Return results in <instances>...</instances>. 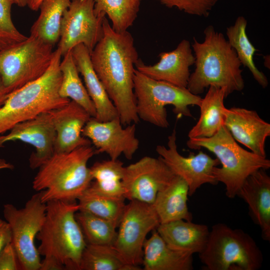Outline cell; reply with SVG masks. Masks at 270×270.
I'll list each match as a JSON object with an SVG mask.
<instances>
[{
  "label": "cell",
  "mask_w": 270,
  "mask_h": 270,
  "mask_svg": "<svg viewBox=\"0 0 270 270\" xmlns=\"http://www.w3.org/2000/svg\"><path fill=\"white\" fill-rule=\"evenodd\" d=\"M93 68L115 106L122 124H138L134 90L135 64L139 60L134 40L128 30H114L106 16L102 35L90 54Z\"/></svg>",
  "instance_id": "6da1fadb"
},
{
  "label": "cell",
  "mask_w": 270,
  "mask_h": 270,
  "mask_svg": "<svg viewBox=\"0 0 270 270\" xmlns=\"http://www.w3.org/2000/svg\"><path fill=\"white\" fill-rule=\"evenodd\" d=\"M202 42L194 38L192 48L196 68L190 74L186 88L192 94H202L210 86L225 88L226 97L244 87L242 64L224 34L212 25L204 30Z\"/></svg>",
  "instance_id": "7a4b0ae2"
},
{
  "label": "cell",
  "mask_w": 270,
  "mask_h": 270,
  "mask_svg": "<svg viewBox=\"0 0 270 270\" xmlns=\"http://www.w3.org/2000/svg\"><path fill=\"white\" fill-rule=\"evenodd\" d=\"M94 154L91 145L54 153L38 168L32 182V188L42 192V202H76L92 181L88 163Z\"/></svg>",
  "instance_id": "3957f363"
},
{
  "label": "cell",
  "mask_w": 270,
  "mask_h": 270,
  "mask_svg": "<svg viewBox=\"0 0 270 270\" xmlns=\"http://www.w3.org/2000/svg\"><path fill=\"white\" fill-rule=\"evenodd\" d=\"M79 208L76 202H48L44 221L36 236L40 254L54 258L66 270H80L87 244L75 216Z\"/></svg>",
  "instance_id": "277c9868"
},
{
  "label": "cell",
  "mask_w": 270,
  "mask_h": 270,
  "mask_svg": "<svg viewBox=\"0 0 270 270\" xmlns=\"http://www.w3.org/2000/svg\"><path fill=\"white\" fill-rule=\"evenodd\" d=\"M62 57L57 48L50 66L42 76L8 96L0 108V136L18 123L64 106L70 100L59 94Z\"/></svg>",
  "instance_id": "5b68a950"
},
{
  "label": "cell",
  "mask_w": 270,
  "mask_h": 270,
  "mask_svg": "<svg viewBox=\"0 0 270 270\" xmlns=\"http://www.w3.org/2000/svg\"><path fill=\"white\" fill-rule=\"evenodd\" d=\"M188 146L193 150L203 148L214 154L222 164L212 170L216 180L225 185L226 196L230 198L237 196L245 180L260 169L268 170L270 160L241 146L224 126L210 138H189Z\"/></svg>",
  "instance_id": "8992f818"
},
{
  "label": "cell",
  "mask_w": 270,
  "mask_h": 270,
  "mask_svg": "<svg viewBox=\"0 0 270 270\" xmlns=\"http://www.w3.org/2000/svg\"><path fill=\"white\" fill-rule=\"evenodd\" d=\"M198 256L208 270H258L263 262L262 251L249 234L223 223L212 226Z\"/></svg>",
  "instance_id": "52a82bcc"
},
{
  "label": "cell",
  "mask_w": 270,
  "mask_h": 270,
  "mask_svg": "<svg viewBox=\"0 0 270 270\" xmlns=\"http://www.w3.org/2000/svg\"><path fill=\"white\" fill-rule=\"evenodd\" d=\"M134 85L136 112L140 120L158 128L170 126L166 106H172L173 112L178 118L192 117L189 106L199 107L202 99L187 88L152 79L136 69Z\"/></svg>",
  "instance_id": "ba28073f"
},
{
  "label": "cell",
  "mask_w": 270,
  "mask_h": 270,
  "mask_svg": "<svg viewBox=\"0 0 270 270\" xmlns=\"http://www.w3.org/2000/svg\"><path fill=\"white\" fill-rule=\"evenodd\" d=\"M54 47L30 36L0 52V77L9 95L46 72L52 59Z\"/></svg>",
  "instance_id": "9c48e42d"
},
{
  "label": "cell",
  "mask_w": 270,
  "mask_h": 270,
  "mask_svg": "<svg viewBox=\"0 0 270 270\" xmlns=\"http://www.w3.org/2000/svg\"><path fill=\"white\" fill-rule=\"evenodd\" d=\"M41 192L32 195L24 206L18 208L10 204L4 206V216L8 224L13 244L21 270H40L41 258L35 240L44 221L46 203Z\"/></svg>",
  "instance_id": "30bf717a"
},
{
  "label": "cell",
  "mask_w": 270,
  "mask_h": 270,
  "mask_svg": "<svg viewBox=\"0 0 270 270\" xmlns=\"http://www.w3.org/2000/svg\"><path fill=\"white\" fill-rule=\"evenodd\" d=\"M160 224L152 204L130 200L120 221L113 246L126 262L140 267L146 237Z\"/></svg>",
  "instance_id": "8fae6325"
},
{
  "label": "cell",
  "mask_w": 270,
  "mask_h": 270,
  "mask_svg": "<svg viewBox=\"0 0 270 270\" xmlns=\"http://www.w3.org/2000/svg\"><path fill=\"white\" fill-rule=\"evenodd\" d=\"M94 6V0H70L63 14L57 48L62 56L80 44L90 54L101 38L106 16H97Z\"/></svg>",
  "instance_id": "7c38bea8"
},
{
  "label": "cell",
  "mask_w": 270,
  "mask_h": 270,
  "mask_svg": "<svg viewBox=\"0 0 270 270\" xmlns=\"http://www.w3.org/2000/svg\"><path fill=\"white\" fill-rule=\"evenodd\" d=\"M167 146L158 145L156 150L174 174L186 181L189 196L204 184H218L212 173L214 168L220 164L217 158H213L202 150L197 154L190 152L187 157L181 155L177 148L175 128L168 136Z\"/></svg>",
  "instance_id": "4fadbf2b"
},
{
  "label": "cell",
  "mask_w": 270,
  "mask_h": 270,
  "mask_svg": "<svg viewBox=\"0 0 270 270\" xmlns=\"http://www.w3.org/2000/svg\"><path fill=\"white\" fill-rule=\"evenodd\" d=\"M175 176L160 157L144 156L124 166L122 182L126 199L153 204L158 191Z\"/></svg>",
  "instance_id": "5bb4252c"
},
{
  "label": "cell",
  "mask_w": 270,
  "mask_h": 270,
  "mask_svg": "<svg viewBox=\"0 0 270 270\" xmlns=\"http://www.w3.org/2000/svg\"><path fill=\"white\" fill-rule=\"evenodd\" d=\"M122 126L119 117L106 122L91 117L82 134L96 146L95 154L106 153L112 160H117L124 154L130 160L140 146L136 134V124H131L125 128Z\"/></svg>",
  "instance_id": "9a60e30c"
},
{
  "label": "cell",
  "mask_w": 270,
  "mask_h": 270,
  "mask_svg": "<svg viewBox=\"0 0 270 270\" xmlns=\"http://www.w3.org/2000/svg\"><path fill=\"white\" fill-rule=\"evenodd\" d=\"M56 132L50 111L16 124L0 136V148L10 141L20 140L35 148L29 158L31 168H39L54 153Z\"/></svg>",
  "instance_id": "2e32d148"
},
{
  "label": "cell",
  "mask_w": 270,
  "mask_h": 270,
  "mask_svg": "<svg viewBox=\"0 0 270 270\" xmlns=\"http://www.w3.org/2000/svg\"><path fill=\"white\" fill-rule=\"evenodd\" d=\"M223 113L224 126L234 138L254 154L266 158L265 144L270 136V124L254 110L224 107Z\"/></svg>",
  "instance_id": "e0dca14e"
},
{
  "label": "cell",
  "mask_w": 270,
  "mask_h": 270,
  "mask_svg": "<svg viewBox=\"0 0 270 270\" xmlns=\"http://www.w3.org/2000/svg\"><path fill=\"white\" fill-rule=\"evenodd\" d=\"M160 60L154 65H146L139 58L136 70L152 79L162 80L186 88L190 76V68L194 64L190 42L182 40L176 48L159 54Z\"/></svg>",
  "instance_id": "ac0fdd59"
},
{
  "label": "cell",
  "mask_w": 270,
  "mask_h": 270,
  "mask_svg": "<svg viewBox=\"0 0 270 270\" xmlns=\"http://www.w3.org/2000/svg\"><path fill=\"white\" fill-rule=\"evenodd\" d=\"M50 112L56 132L54 153L68 152L80 146L91 145L92 142L82 136V131L92 116L82 106L70 100Z\"/></svg>",
  "instance_id": "d6986e66"
},
{
  "label": "cell",
  "mask_w": 270,
  "mask_h": 270,
  "mask_svg": "<svg viewBox=\"0 0 270 270\" xmlns=\"http://www.w3.org/2000/svg\"><path fill=\"white\" fill-rule=\"evenodd\" d=\"M259 169L245 180L237 196L248 204L250 216L258 226L264 240L270 241V177Z\"/></svg>",
  "instance_id": "ffe728a7"
},
{
  "label": "cell",
  "mask_w": 270,
  "mask_h": 270,
  "mask_svg": "<svg viewBox=\"0 0 270 270\" xmlns=\"http://www.w3.org/2000/svg\"><path fill=\"white\" fill-rule=\"evenodd\" d=\"M72 52L78 70L83 77L88 93L94 105L95 118L106 122L119 117L115 106L93 68L88 48L82 44H80L72 50Z\"/></svg>",
  "instance_id": "44dd1931"
},
{
  "label": "cell",
  "mask_w": 270,
  "mask_h": 270,
  "mask_svg": "<svg viewBox=\"0 0 270 270\" xmlns=\"http://www.w3.org/2000/svg\"><path fill=\"white\" fill-rule=\"evenodd\" d=\"M152 232L144 244V270H193V254L171 248L156 230Z\"/></svg>",
  "instance_id": "7402d4cb"
},
{
  "label": "cell",
  "mask_w": 270,
  "mask_h": 270,
  "mask_svg": "<svg viewBox=\"0 0 270 270\" xmlns=\"http://www.w3.org/2000/svg\"><path fill=\"white\" fill-rule=\"evenodd\" d=\"M156 230L171 248L198 254L206 245L210 230L206 224L179 220L160 224Z\"/></svg>",
  "instance_id": "603a6c76"
},
{
  "label": "cell",
  "mask_w": 270,
  "mask_h": 270,
  "mask_svg": "<svg viewBox=\"0 0 270 270\" xmlns=\"http://www.w3.org/2000/svg\"><path fill=\"white\" fill-rule=\"evenodd\" d=\"M188 187L186 181L176 176L158 192L152 205L160 224L184 220L191 221L192 215L187 202Z\"/></svg>",
  "instance_id": "cb8c5ba5"
},
{
  "label": "cell",
  "mask_w": 270,
  "mask_h": 270,
  "mask_svg": "<svg viewBox=\"0 0 270 270\" xmlns=\"http://www.w3.org/2000/svg\"><path fill=\"white\" fill-rule=\"evenodd\" d=\"M226 98L225 88L209 86L199 106L200 118L188 132V138L211 137L224 126L223 110Z\"/></svg>",
  "instance_id": "d4e9b609"
},
{
  "label": "cell",
  "mask_w": 270,
  "mask_h": 270,
  "mask_svg": "<svg viewBox=\"0 0 270 270\" xmlns=\"http://www.w3.org/2000/svg\"><path fill=\"white\" fill-rule=\"evenodd\" d=\"M90 168L94 181L87 189L102 196L126 200L122 182L124 166L122 162L118 159L97 162Z\"/></svg>",
  "instance_id": "484cf974"
},
{
  "label": "cell",
  "mask_w": 270,
  "mask_h": 270,
  "mask_svg": "<svg viewBox=\"0 0 270 270\" xmlns=\"http://www.w3.org/2000/svg\"><path fill=\"white\" fill-rule=\"evenodd\" d=\"M70 0H42L40 15L32 24L30 36L52 46L59 41L61 22Z\"/></svg>",
  "instance_id": "4316f807"
},
{
  "label": "cell",
  "mask_w": 270,
  "mask_h": 270,
  "mask_svg": "<svg viewBox=\"0 0 270 270\" xmlns=\"http://www.w3.org/2000/svg\"><path fill=\"white\" fill-rule=\"evenodd\" d=\"M247 24L244 17L238 16L234 24L226 28L228 41L235 50L242 65L248 68L258 83L262 88H266L268 84V80L266 75L254 64V56L257 50L247 36Z\"/></svg>",
  "instance_id": "83f0119b"
},
{
  "label": "cell",
  "mask_w": 270,
  "mask_h": 270,
  "mask_svg": "<svg viewBox=\"0 0 270 270\" xmlns=\"http://www.w3.org/2000/svg\"><path fill=\"white\" fill-rule=\"evenodd\" d=\"M60 63L62 80L60 96L72 100L82 106L92 117L96 116L94 105L79 76L72 50L66 53Z\"/></svg>",
  "instance_id": "f1b7e54d"
},
{
  "label": "cell",
  "mask_w": 270,
  "mask_h": 270,
  "mask_svg": "<svg viewBox=\"0 0 270 270\" xmlns=\"http://www.w3.org/2000/svg\"><path fill=\"white\" fill-rule=\"evenodd\" d=\"M142 0H94L97 16H107L118 32L127 31L136 20Z\"/></svg>",
  "instance_id": "f546056e"
},
{
  "label": "cell",
  "mask_w": 270,
  "mask_h": 270,
  "mask_svg": "<svg viewBox=\"0 0 270 270\" xmlns=\"http://www.w3.org/2000/svg\"><path fill=\"white\" fill-rule=\"evenodd\" d=\"M126 262L112 246L86 244L80 270H139Z\"/></svg>",
  "instance_id": "4dcf8cb0"
},
{
  "label": "cell",
  "mask_w": 270,
  "mask_h": 270,
  "mask_svg": "<svg viewBox=\"0 0 270 270\" xmlns=\"http://www.w3.org/2000/svg\"><path fill=\"white\" fill-rule=\"evenodd\" d=\"M75 216L87 244L113 246L118 226L116 222L82 210Z\"/></svg>",
  "instance_id": "1f68e13d"
},
{
  "label": "cell",
  "mask_w": 270,
  "mask_h": 270,
  "mask_svg": "<svg viewBox=\"0 0 270 270\" xmlns=\"http://www.w3.org/2000/svg\"><path fill=\"white\" fill-rule=\"evenodd\" d=\"M78 200L79 210L88 212L118 224L126 204L124 198L102 196L88 189Z\"/></svg>",
  "instance_id": "d6a6232c"
},
{
  "label": "cell",
  "mask_w": 270,
  "mask_h": 270,
  "mask_svg": "<svg viewBox=\"0 0 270 270\" xmlns=\"http://www.w3.org/2000/svg\"><path fill=\"white\" fill-rule=\"evenodd\" d=\"M14 0H0V52L26 40L28 36L14 25L11 16Z\"/></svg>",
  "instance_id": "836d02e7"
},
{
  "label": "cell",
  "mask_w": 270,
  "mask_h": 270,
  "mask_svg": "<svg viewBox=\"0 0 270 270\" xmlns=\"http://www.w3.org/2000/svg\"><path fill=\"white\" fill-rule=\"evenodd\" d=\"M168 8H176L186 14L208 17L219 0H154Z\"/></svg>",
  "instance_id": "e575fe53"
},
{
  "label": "cell",
  "mask_w": 270,
  "mask_h": 270,
  "mask_svg": "<svg viewBox=\"0 0 270 270\" xmlns=\"http://www.w3.org/2000/svg\"><path fill=\"white\" fill-rule=\"evenodd\" d=\"M0 270H21L16 250L11 242L0 253Z\"/></svg>",
  "instance_id": "d590c367"
},
{
  "label": "cell",
  "mask_w": 270,
  "mask_h": 270,
  "mask_svg": "<svg viewBox=\"0 0 270 270\" xmlns=\"http://www.w3.org/2000/svg\"><path fill=\"white\" fill-rule=\"evenodd\" d=\"M11 241L12 234L10 226L5 220L0 218V253Z\"/></svg>",
  "instance_id": "8d00e7d4"
},
{
  "label": "cell",
  "mask_w": 270,
  "mask_h": 270,
  "mask_svg": "<svg viewBox=\"0 0 270 270\" xmlns=\"http://www.w3.org/2000/svg\"><path fill=\"white\" fill-rule=\"evenodd\" d=\"M65 267L59 262L52 258L44 257L41 260L40 270H64Z\"/></svg>",
  "instance_id": "74e56055"
},
{
  "label": "cell",
  "mask_w": 270,
  "mask_h": 270,
  "mask_svg": "<svg viewBox=\"0 0 270 270\" xmlns=\"http://www.w3.org/2000/svg\"><path fill=\"white\" fill-rule=\"evenodd\" d=\"M9 94L4 88L0 77V108L4 104Z\"/></svg>",
  "instance_id": "f35d334b"
},
{
  "label": "cell",
  "mask_w": 270,
  "mask_h": 270,
  "mask_svg": "<svg viewBox=\"0 0 270 270\" xmlns=\"http://www.w3.org/2000/svg\"><path fill=\"white\" fill-rule=\"evenodd\" d=\"M42 0H28L27 6L32 10H39L40 6Z\"/></svg>",
  "instance_id": "ab89813d"
},
{
  "label": "cell",
  "mask_w": 270,
  "mask_h": 270,
  "mask_svg": "<svg viewBox=\"0 0 270 270\" xmlns=\"http://www.w3.org/2000/svg\"><path fill=\"white\" fill-rule=\"evenodd\" d=\"M13 168L14 166L12 164L8 162L4 159L0 158V170L4 168L12 169Z\"/></svg>",
  "instance_id": "60d3db41"
},
{
  "label": "cell",
  "mask_w": 270,
  "mask_h": 270,
  "mask_svg": "<svg viewBox=\"0 0 270 270\" xmlns=\"http://www.w3.org/2000/svg\"><path fill=\"white\" fill-rule=\"evenodd\" d=\"M14 4H16L20 7H24L27 6L28 0H14Z\"/></svg>",
  "instance_id": "b9f144b4"
}]
</instances>
